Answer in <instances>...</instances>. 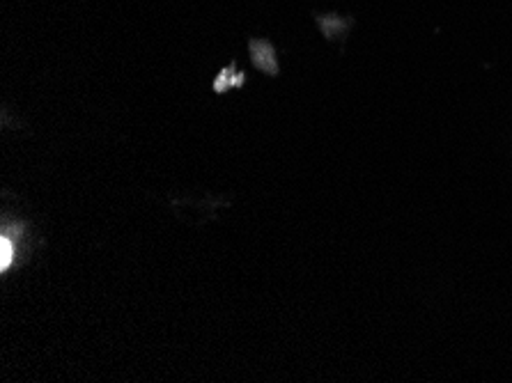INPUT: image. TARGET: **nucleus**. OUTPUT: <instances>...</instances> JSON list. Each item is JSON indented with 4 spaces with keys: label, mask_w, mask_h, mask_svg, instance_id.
<instances>
[{
    "label": "nucleus",
    "mask_w": 512,
    "mask_h": 383,
    "mask_svg": "<svg viewBox=\"0 0 512 383\" xmlns=\"http://www.w3.org/2000/svg\"><path fill=\"white\" fill-rule=\"evenodd\" d=\"M12 264V244L7 239L0 241V269H7Z\"/></svg>",
    "instance_id": "f257e3e1"
}]
</instances>
